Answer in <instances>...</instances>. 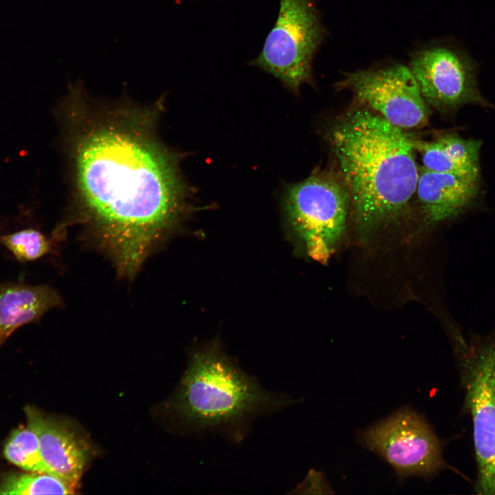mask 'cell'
Returning <instances> with one entry per match:
<instances>
[{"label": "cell", "mask_w": 495, "mask_h": 495, "mask_svg": "<svg viewBox=\"0 0 495 495\" xmlns=\"http://www.w3.org/2000/svg\"><path fill=\"white\" fill-rule=\"evenodd\" d=\"M149 116L131 109L87 116L74 142L79 206L119 275L133 278L183 211L185 188Z\"/></svg>", "instance_id": "cell-1"}, {"label": "cell", "mask_w": 495, "mask_h": 495, "mask_svg": "<svg viewBox=\"0 0 495 495\" xmlns=\"http://www.w3.org/2000/svg\"><path fill=\"white\" fill-rule=\"evenodd\" d=\"M329 139L359 232L368 235L401 219L419 178L414 139L366 108L344 116Z\"/></svg>", "instance_id": "cell-2"}, {"label": "cell", "mask_w": 495, "mask_h": 495, "mask_svg": "<svg viewBox=\"0 0 495 495\" xmlns=\"http://www.w3.org/2000/svg\"><path fill=\"white\" fill-rule=\"evenodd\" d=\"M296 402L264 388L213 344L192 355L174 408L195 431L217 433L238 442L254 419Z\"/></svg>", "instance_id": "cell-3"}, {"label": "cell", "mask_w": 495, "mask_h": 495, "mask_svg": "<svg viewBox=\"0 0 495 495\" xmlns=\"http://www.w3.org/2000/svg\"><path fill=\"white\" fill-rule=\"evenodd\" d=\"M288 222L307 255L325 264L344 232L350 198L340 177L318 171L289 187L284 199Z\"/></svg>", "instance_id": "cell-4"}, {"label": "cell", "mask_w": 495, "mask_h": 495, "mask_svg": "<svg viewBox=\"0 0 495 495\" xmlns=\"http://www.w3.org/2000/svg\"><path fill=\"white\" fill-rule=\"evenodd\" d=\"M324 35L314 0H280L275 24L250 64L298 93L302 85L313 82L312 62Z\"/></svg>", "instance_id": "cell-5"}, {"label": "cell", "mask_w": 495, "mask_h": 495, "mask_svg": "<svg viewBox=\"0 0 495 495\" xmlns=\"http://www.w3.org/2000/svg\"><path fill=\"white\" fill-rule=\"evenodd\" d=\"M456 346L461 382L465 393L464 408L473 424L477 464L474 490L495 494V333L470 344L459 340Z\"/></svg>", "instance_id": "cell-6"}, {"label": "cell", "mask_w": 495, "mask_h": 495, "mask_svg": "<svg viewBox=\"0 0 495 495\" xmlns=\"http://www.w3.org/2000/svg\"><path fill=\"white\" fill-rule=\"evenodd\" d=\"M359 440L382 456L399 479L410 476L428 478L448 467L442 458L441 441L426 419L408 408L370 427Z\"/></svg>", "instance_id": "cell-7"}, {"label": "cell", "mask_w": 495, "mask_h": 495, "mask_svg": "<svg viewBox=\"0 0 495 495\" xmlns=\"http://www.w3.org/2000/svg\"><path fill=\"white\" fill-rule=\"evenodd\" d=\"M336 88L350 91L355 99L402 129L423 127L429 110L408 67L394 64L347 72Z\"/></svg>", "instance_id": "cell-8"}, {"label": "cell", "mask_w": 495, "mask_h": 495, "mask_svg": "<svg viewBox=\"0 0 495 495\" xmlns=\"http://www.w3.org/2000/svg\"><path fill=\"white\" fill-rule=\"evenodd\" d=\"M408 68L426 103L439 111L469 104L491 106L479 91L474 60L461 50L446 45L422 49L412 55Z\"/></svg>", "instance_id": "cell-9"}, {"label": "cell", "mask_w": 495, "mask_h": 495, "mask_svg": "<svg viewBox=\"0 0 495 495\" xmlns=\"http://www.w3.org/2000/svg\"><path fill=\"white\" fill-rule=\"evenodd\" d=\"M479 179L421 167L415 193L425 221L437 224L465 211L479 195Z\"/></svg>", "instance_id": "cell-10"}, {"label": "cell", "mask_w": 495, "mask_h": 495, "mask_svg": "<svg viewBox=\"0 0 495 495\" xmlns=\"http://www.w3.org/2000/svg\"><path fill=\"white\" fill-rule=\"evenodd\" d=\"M24 411L48 468L77 486L88 459L87 446L65 424L45 417L36 408L26 406Z\"/></svg>", "instance_id": "cell-11"}, {"label": "cell", "mask_w": 495, "mask_h": 495, "mask_svg": "<svg viewBox=\"0 0 495 495\" xmlns=\"http://www.w3.org/2000/svg\"><path fill=\"white\" fill-rule=\"evenodd\" d=\"M63 303L59 294L48 285L0 283V346L20 327L38 322Z\"/></svg>", "instance_id": "cell-12"}, {"label": "cell", "mask_w": 495, "mask_h": 495, "mask_svg": "<svg viewBox=\"0 0 495 495\" xmlns=\"http://www.w3.org/2000/svg\"><path fill=\"white\" fill-rule=\"evenodd\" d=\"M424 168L440 173L480 177V140L465 139L456 133H443L432 140H414Z\"/></svg>", "instance_id": "cell-13"}, {"label": "cell", "mask_w": 495, "mask_h": 495, "mask_svg": "<svg viewBox=\"0 0 495 495\" xmlns=\"http://www.w3.org/2000/svg\"><path fill=\"white\" fill-rule=\"evenodd\" d=\"M76 489V485L56 475L38 472L14 474L0 483V494H71Z\"/></svg>", "instance_id": "cell-14"}, {"label": "cell", "mask_w": 495, "mask_h": 495, "mask_svg": "<svg viewBox=\"0 0 495 495\" xmlns=\"http://www.w3.org/2000/svg\"><path fill=\"white\" fill-rule=\"evenodd\" d=\"M5 457L28 472L54 474L42 456L38 438L28 426L14 430L5 445Z\"/></svg>", "instance_id": "cell-15"}, {"label": "cell", "mask_w": 495, "mask_h": 495, "mask_svg": "<svg viewBox=\"0 0 495 495\" xmlns=\"http://www.w3.org/2000/svg\"><path fill=\"white\" fill-rule=\"evenodd\" d=\"M54 243V239H49L34 228L0 234V245L20 262L32 261L44 256L52 250Z\"/></svg>", "instance_id": "cell-16"}]
</instances>
